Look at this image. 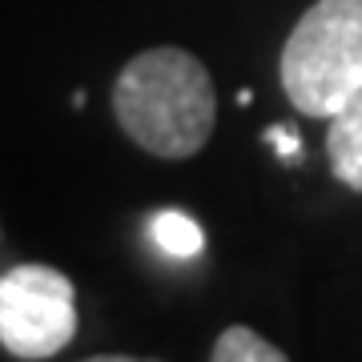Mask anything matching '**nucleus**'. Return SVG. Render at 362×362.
I'll list each match as a JSON object with an SVG mask.
<instances>
[{"label":"nucleus","instance_id":"423d86ee","mask_svg":"<svg viewBox=\"0 0 362 362\" xmlns=\"http://www.w3.org/2000/svg\"><path fill=\"white\" fill-rule=\"evenodd\" d=\"M214 362H286V350H278L274 342L250 330V326H230L221 330L218 342H214Z\"/></svg>","mask_w":362,"mask_h":362},{"label":"nucleus","instance_id":"20e7f679","mask_svg":"<svg viewBox=\"0 0 362 362\" xmlns=\"http://www.w3.org/2000/svg\"><path fill=\"white\" fill-rule=\"evenodd\" d=\"M326 153H330L334 177L342 181V185H350L354 194H362V93L330 117Z\"/></svg>","mask_w":362,"mask_h":362},{"label":"nucleus","instance_id":"7ed1b4c3","mask_svg":"<svg viewBox=\"0 0 362 362\" xmlns=\"http://www.w3.org/2000/svg\"><path fill=\"white\" fill-rule=\"evenodd\" d=\"M77 334V290L52 266H13L0 278V346L13 358H52Z\"/></svg>","mask_w":362,"mask_h":362},{"label":"nucleus","instance_id":"39448f33","mask_svg":"<svg viewBox=\"0 0 362 362\" xmlns=\"http://www.w3.org/2000/svg\"><path fill=\"white\" fill-rule=\"evenodd\" d=\"M149 238H153V246L161 254H169V258H197L206 250V230L189 214H181V209H161V214H153Z\"/></svg>","mask_w":362,"mask_h":362},{"label":"nucleus","instance_id":"f257e3e1","mask_svg":"<svg viewBox=\"0 0 362 362\" xmlns=\"http://www.w3.org/2000/svg\"><path fill=\"white\" fill-rule=\"evenodd\" d=\"M113 113L129 141L153 157H194L214 133L218 93L194 52L161 45L137 52L117 73Z\"/></svg>","mask_w":362,"mask_h":362},{"label":"nucleus","instance_id":"f03ea898","mask_svg":"<svg viewBox=\"0 0 362 362\" xmlns=\"http://www.w3.org/2000/svg\"><path fill=\"white\" fill-rule=\"evenodd\" d=\"M282 89L298 113L330 117L362 93V0L310 4L282 49Z\"/></svg>","mask_w":362,"mask_h":362},{"label":"nucleus","instance_id":"0eeeda50","mask_svg":"<svg viewBox=\"0 0 362 362\" xmlns=\"http://www.w3.org/2000/svg\"><path fill=\"white\" fill-rule=\"evenodd\" d=\"M266 141L274 145V153L282 157L286 165H298V161H302V137H298L290 125H270V129H266Z\"/></svg>","mask_w":362,"mask_h":362}]
</instances>
